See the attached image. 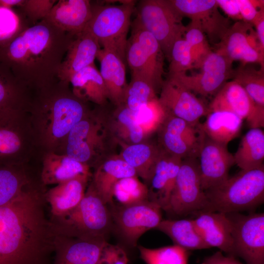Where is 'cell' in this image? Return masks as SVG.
I'll use <instances>...</instances> for the list:
<instances>
[{
	"label": "cell",
	"instance_id": "1",
	"mask_svg": "<svg viewBox=\"0 0 264 264\" xmlns=\"http://www.w3.org/2000/svg\"><path fill=\"white\" fill-rule=\"evenodd\" d=\"M43 199L31 186L0 206V264H49L56 234Z\"/></svg>",
	"mask_w": 264,
	"mask_h": 264
},
{
	"label": "cell",
	"instance_id": "2",
	"mask_svg": "<svg viewBox=\"0 0 264 264\" xmlns=\"http://www.w3.org/2000/svg\"><path fill=\"white\" fill-rule=\"evenodd\" d=\"M76 35L44 19L27 25L0 49V63L32 92L57 81L60 66Z\"/></svg>",
	"mask_w": 264,
	"mask_h": 264
},
{
	"label": "cell",
	"instance_id": "3",
	"mask_svg": "<svg viewBox=\"0 0 264 264\" xmlns=\"http://www.w3.org/2000/svg\"><path fill=\"white\" fill-rule=\"evenodd\" d=\"M70 84L58 80L32 93L28 108L36 146L56 152L71 129L88 113Z\"/></svg>",
	"mask_w": 264,
	"mask_h": 264
},
{
	"label": "cell",
	"instance_id": "4",
	"mask_svg": "<svg viewBox=\"0 0 264 264\" xmlns=\"http://www.w3.org/2000/svg\"><path fill=\"white\" fill-rule=\"evenodd\" d=\"M205 193L207 202L203 211L230 214L257 207L264 200V167L241 170Z\"/></svg>",
	"mask_w": 264,
	"mask_h": 264
},
{
	"label": "cell",
	"instance_id": "5",
	"mask_svg": "<svg viewBox=\"0 0 264 264\" xmlns=\"http://www.w3.org/2000/svg\"><path fill=\"white\" fill-rule=\"evenodd\" d=\"M51 222L56 234L86 240H106L112 227L110 210L93 185L74 208Z\"/></svg>",
	"mask_w": 264,
	"mask_h": 264
},
{
	"label": "cell",
	"instance_id": "6",
	"mask_svg": "<svg viewBox=\"0 0 264 264\" xmlns=\"http://www.w3.org/2000/svg\"><path fill=\"white\" fill-rule=\"evenodd\" d=\"M91 2L92 15L86 28L97 40L101 48L114 53L126 64L127 36L135 1L123 0L118 5Z\"/></svg>",
	"mask_w": 264,
	"mask_h": 264
},
{
	"label": "cell",
	"instance_id": "7",
	"mask_svg": "<svg viewBox=\"0 0 264 264\" xmlns=\"http://www.w3.org/2000/svg\"><path fill=\"white\" fill-rule=\"evenodd\" d=\"M131 26L126 61L131 71V77L145 80L156 91L161 89L164 81L165 56L157 40L136 20Z\"/></svg>",
	"mask_w": 264,
	"mask_h": 264
},
{
	"label": "cell",
	"instance_id": "8",
	"mask_svg": "<svg viewBox=\"0 0 264 264\" xmlns=\"http://www.w3.org/2000/svg\"><path fill=\"white\" fill-rule=\"evenodd\" d=\"M135 19L157 40L168 61L172 48L177 40L183 38L185 26L183 18L168 0H142L135 7Z\"/></svg>",
	"mask_w": 264,
	"mask_h": 264
},
{
	"label": "cell",
	"instance_id": "9",
	"mask_svg": "<svg viewBox=\"0 0 264 264\" xmlns=\"http://www.w3.org/2000/svg\"><path fill=\"white\" fill-rule=\"evenodd\" d=\"M35 146L27 110H0V165H22Z\"/></svg>",
	"mask_w": 264,
	"mask_h": 264
},
{
	"label": "cell",
	"instance_id": "10",
	"mask_svg": "<svg viewBox=\"0 0 264 264\" xmlns=\"http://www.w3.org/2000/svg\"><path fill=\"white\" fill-rule=\"evenodd\" d=\"M197 159L182 160L174 188L164 210L168 214L183 216L205 210L206 197L201 187Z\"/></svg>",
	"mask_w": 264,
	"mask_h": 264
},
{
	"label": "cell",
	"instance_id": "11",
	"mask_svg": "<svg viewBox=\"0 0 264 264\" xmlns=\"http://www.w3.org/2000/svg\"><path fill=\"white\" fill-rule=\"evenodd\" d=\"M111 206L112 225L130 247L136 246L140 237L155 229L162 220V209L149 199L130 205Z\"/></svg>",
	"mask_w": 264,
	"mask_h": 264
},
{
	"label": "cell",
	"instance_id": "12",
	"mask_svg": "<svg viewBox=\"0 0 264 264\" xmlns=\"http://www.w3.org/2000/svg\"><path fill=\"white\" fill-rule=\"evenodd\" d=\"M232 226V257L238 256L246 264H264V214H226Z\"/></svg>",
	"mask_w": 264,
	"mask_h": 264
},
{
	"label": "cell",
	"instance_id": "13",
	"mask_svg": "<svg viewBox=\"0 0 264 264\" xmlns=\"http://www.w3.org/2000/svg\"><path fill=\"white\" fill-rule=\"evenodd\" d=\"M232 63L224 55L212 50L202 63L199 73L167 77L173 78L194 94L205 97L214 96L227 80L232 78Z\"/></svg>",
	"mask_w": 264,
	"mask_h": 264
},
{
	"label": "cell",
	"instance_id": "14",
	"mask_svg": "<svg viewBox=\"0 0 264 264\" xmlns=\"http://www.w3.org/2000/svg\"><path fill=\"white\" fill-rule=\"evenodd\" d=\"M199 124L193 125L167 113L161 134L166 152L181 159L198 158L205 138Z\"/></svg>",
	"mask_w": 264,
	"mask_h": 264
},
{
	"label": "cell",
	"instance_id": "15",
	"mask_svg": "<svg viewBox=\"0 0 264 264\" xmlns=\"http://www.w3.org/2000/svg\"><path fill=\"white\" fill-rule=\"evenodd\" d=\"M210 112L227 111L243 120L250 129L264 127V108L257 106L237 82L227 81L214 96L208 105Z\"/></svg>",
	"mask_w": 264,
	"mask_h": 264
},
{
	"label": "cell",
	"instance_id": "16",
	"mask_svg": "<svg viewBox=\"0 0 264 264\" xmlns=\"http://www.w3.org/2000/svg\"><path fill=\"white\" fill-rule=\"evenodd\" d=\"M182 17L197 22L214 45L230 26L229 20L219 10L216 0H168Z\"/></svg>",
	"mask_w": 264,
	"mask_h": 264
},
{
	"label": "cell",
	"instance_id": "17",
	"mask_svg": "<svg viewBox=\"0 0 264 264\" xmlns=\"http://www.w3.org/2000/svg\"><path fill=\"white\" fill-rule=\"evenodd\" d=\"M158 101L167 113L198 125L210 113L208 105L172 78L167 77Z\"/></svg>",
	"mask_w": 264,
	"mask_h": 264
},
{
	"label": "cell",
	"instance_id": "18",
	"mask_svg": "<svg viewBox=\"0 0 264 264\" xmlns=\"http://www.w3.org/2000/svg\"><path fill=\"white\" fill-rule=\"evenodd\" d=\"M198 159L201 187L204 191L227 180L229 170L235 164L233 154L229 151L227 145L206 136Z\"/></svg>",
	"mask_w": 264,
	"mask_h": 264
},
{
	"label": "cell",
	"instance_id": "19",
	"mask_svg": "<svg viewBox=\"0 0 264 264\" xmlns=\"http://www.w3.org/2000/svg\"><path fill=\"white\" fill-rule=\"evenodd\" d=\"M101 48L97 40L85 28L76 35L71 43L60 66L58 79L69 84L74 74L94 64Z\"/></svg>",
	"mask_w": 264,
	"mask_h": 264
},
{
	"label": "cell",
	"instance_id": "20",
	"mask_svg": "<svg viewBox=\"0 0 264 264\" xmlns=\"http://www.w3.org/2000/svg\"><path fill=\"white\" fill-rule=\"evenodd\" d=\"M106 240H86L56 234L53 264H96Z\"/></svg>",
	"mask_w": 264,
	"mask_h": 264
},
{
	"label": "cell",
	"instance_id": "21",
	"mask_svg": "<svg viewBox=\"0 0 264 264\" xmlns=\"http://www.w3.org/2000/svg\"><path fill=\"white\" fill-rule=\"evenodd\" d=\"M193 221L199 235L209 246L217 247L232 256L233 240L231 221L226 214L201 211Z\"/></svg>",
	"mask_w": 264,
	"mask_h": 264
},
{
	"label": "cell",
	"instance_id": "22",
	"mask_svg": "<svg viewBox=\"0 0 264 264\" xmlns=\"http://www.w3.org/2000/svg\"><path fill=\"white\" fill-rule=\"evenodd\" d=\"M251 23L242 21L235 22L227 30L220 42L215 45L217 51L232 63L240 61L242 64L257 63L264 68V56L253 49L247 41V33Z\"/></svg>",
	"mask_w": 264,
	"mask_h": 264
},
{
	"label": "cell",
	"instance_id": "23",
	"mask_svg": "<svg viewBox=\"0 0 264 264\" xmlns=\"http://www.w3.org/2000/svg\"><path fill=\"white\" fill-rule=\"evenodd\" d=\"M92 15L88 0H59L45 19L56 27L75 35L87 27Z\"/></svg>",
	"mask_w": 264,
	"mask_h": 264
},
{
	"label": "cell",
	"instance_id": "24",
	"mask_svg": "<svg viewBox=\"0 0 264 264\" xmlns=\"http://www.w3.org/2000/svg\"><path fill=\"white\" fill-rule=\"evenodd\" d=\"M181 158L167 152L160 153L150 180L148 199L163 210L167 205L181 164Z\"/></svg>",
	"mask_w": 264,
	"mask_h": 264
},
{
	"label": "cell",
	"instance_id": "25",
	"mask_svg": "<svg viewBox=\"0 0 264 264\" xmlns=\"http://www.w3.org/2000/svg\"><path fill=\"white\" fill-rule=\"evenodd\" d=\"M88 176V166L67 155L53 152H46L43 159L41 180L44 185L59 184Z\"/></svg>",
	"mask_w": 264,
	"mask_h": 264
},
{
	"label": "cell",
	"instance_id": "26",
	"mask_svg": "<svg viewBox=\"0 0 264 264\" xmlns=\"http://www.w3.org/2000/svg\"><path fill=\"white\" fill-rule=\"evenodd\" d=\"M100 65V73L106 86L108 97L113 101L124 102L128 87L126 63L114 53L102 48L96 56Z\"/></svg>",
	"mask_w": 264,
	"mask_h": 264
},
{
	"label": "cell",
	"instance_id": "27",
	"mask_svg": "<svg viewBox=\"0 0 264 264\" xmlns=\"http://www.w3.org/2000/svg\"><path fill=\"white\" fill-rule=\"evenodd\" d=\"M87 179H72L56 185L45 193L44 198L50 204L53 219L65 215L79 203L85 194Z\"/></svg>",
	"mask_w": 264,
	"mask_h": 264
},
{
	"label": "cell",
	"instance_id": "28",
	"mask_svg": "<svg viewBox=\"0 0 264 264\" xmlns=\"http://www.w3.org/2000/svg\"><path fill=\"white\" fill-rule=\"evenodd\" d=\"M88 114L71 129L56 153L84 164L89 160L92 153L94 129L87 117Z\"/></svg>",
	"mask_w": 264,
	"mask_h": 264
},
{
	"label": "cell",
	"instance_id": "29",
	"mask_svg": "<svg viewBox=\"0 0 264 264\" xmlns=\"http://www.w3.org/2000/svg\"><path fill=\"white\" fill-rule=\"evenodd\" d=\"M243 120L227 111L209 113L200 127L205 136L218 143L228 145L241 132Z\"/></svg>",
	"mask_w": 264,
	"mask_h": 264
},
{
	"label": "cell",
	"instance_id": "30",
	"mask_svg": "<svg viewBox=\"0 0 264 264\" xmlns=\"http://www.w3.org/2000/svg\"><path fill=\"white\" fill-rule=\"evenodd\" d=\"M69 84L73 94L85 102L91 101L102 104L108 97L103 78L94 64L74 74Z\"/></svg>",
	"mask_w": 264,
	"mask_h": 264
},
{
	"label": "cell",
	"instance_id": "31",
	"mask_svg": "<svg viewBox=\"0 0 264 264\" xmlns=\"http://www.w3.org/2000/svg\"><path fill=\"white\" fill-rule=\"evenodd\" d=\"M155 229L167 235L174 244L187 251L209 248L197 231L193 220H162Z\"/></svg>",
	"mask_w": 264,
	"mask_h": 264
},
{
	"label": "cell",
	"instance_id": "32",
	"mask_svg": "<svg viewBox=\"0 0 264 264\" xmlns=\"http://www.w3.org/2000/svg\"><path fill=\"white\" fill-rule=\"evenodd\" d=\"M32 92L21 83L10 69L0 63V110H28Z\"/></svg>",
	"mask_w": 264,
	"mask_h": 264
},
{
	"label": "cell",
	"instance_id": "33",
	"mask_svg": "<svg viewBox=\"0 0 264 264\" xmlns=\"http://www.w3.org/2000/svg\"><path fill=\"white\" fill-rule=\"evenodd\" d=\"M235 164L241 170H251L264 166V133L260 128H252L243 135L233 154Z\"/></svg>",
	"mask_w": 264,
	"mask_h": 264
},
{
	"label": "cell",
	"instance_id": "34",
	"mask_svg": "<svg viewBox=\"0 0 264 264\" xmlns=\"http://www.w3.org/2000/svg\"><path fill=\"white\" fill-rule=\"evenodd\" d=\"M22 167L0 165V206L12 201L31 187Z\"/></svg>",
	"mask_w": 264,
	"mask_h": 264
},
{
	"label": "cell",
	"instance_id": "35",
	"mask_svg": "<svg viewBox=\"0 0 264 264\" xmlns=\"http://www.w3.org/2000/svg\"><path fill=\"white\" fill-rule=\"evenodd\" d=\"M264 69L241 64L234 70L233 80L240 84L259 107L264 108Z\"/></svg>",
	"mask_w": 264,
	"mask_h": 264
},
{
	"label": "cell",
	"instance_id": "36",
	"mask_svg": "<svg viewBox=\"0 0 264 264\" xmlns=\"http://www.w3.org/2000/svg\"><path fill=\"white\" fill-rule=\"evenodd\" d=\"M140 258L146 264H187L188 251L176 245L158 248L138 246Z\"/></svg>",
	"mask_w": 264,
	"mask_h": 264
},
{
	"label": "cell",
	"instance_id": "37",
	"mask_svg": "<svg viewBox=\"0 0 264 264\" xmlns=\"http://www.w3.org/2000/svg\"><path fill=\"white\" fill-rule=\"evenodd\" d=\"M146 199H148V189L135 176L121 179L113 187L112 201L115 200L117 203L112 205H127Z\"/></svg>",
	"mask_w": 264,
	"mask_h": 264
},
{
	"label": "cell",
	"instance_id": "38",
	"mask_svg": "<svg viewBox=\"0 0 264 264\" xmlns=\"http://www.w3.org/2000/svg\"><path fill=\"white\" fill-rule=\"evenodd\" d=\"M183 37L190 48L193 68L199 69L203 60L212 51L207 38L199 24L193 21L185 26Z\"/></svg>",
	"mask_w": 264,
	"mask_h": 264
},
{
	"label": "cell",
	"instance_id": "39",
	"mask_svg": "<svg viewBox=\"0 0 264 264\" xmlns=\"http://www.w3.org/2000/svg\"><path fill=\"white\" fill-rule=\"evenodd\" d=\"M155 91L145 80L132 77L128 85L124 101L126 106L132 111H136L150 102L156 99Z\"/></svg>",
	"mask_w": 264,
	"mask_h": 264
},
{
	"label": "cell",
	"instance_id": "40",
	"mask_svg": "<svg viewBox=\"0 0 264 264\" xmlns=\"http://www.w3.org/2000/svg\"><path fill=\"white\" fill-rule=\"evenodd\" d=\"M29 24L15 9L0 7V49Z\"/></svg>",
	"mask_w": 264,
	"mask_h": 264
},
{
	"label": "cell",
	"instance_id": "41",
	"mask_svg": "<svg viewBox=\"0 0 264 264\" xmlns=\"http://www.w3.org/2000/svg\"><path fill=\"white\" fill-rule=\"evenodd\" d=\"M168 75L186 73L193 68L190 48L184 38L176 41L171 49Z\"/></svg>",
	"mask_w": 264,
	"mask_h": 264
},
{
	"label": "cell",
	"instance_id": "42",
	"mask_svg": "<svg viewBox=\"0 0 264 264\" xmlns=\"http://www.w3.org/2000/svg\"><path fill=\"white\" fill-rule=\"evenodd\" d=\"M57 0H24L18 10L29 25L34 24L47 16Z\"/></svg>",
	"mask_w": 264,
	"mask_h": 264
},
{
	"label": "cell",
	"instance_id": "43",
	"mask_svg": "<svg viewBox=\"0 0 264 264\" xmlns=\"http://www.w3.org/2000/svg\"><path fill=\"white\" fill-rule=\"evenodd\" d=\"M128 262L127 253L122 247L107 242L96 264H128Z\"/></svg>",
	"mask_w": 264,
	"mask_h": 264
},
{
	"label": "cell",
	"instance_id": "44",
	"mask_svg": "<svg viewBox=\"0 0 264 264\" xmlns=\"http://www.w3.org/2000/svg\"><path fill=\"white\" fill-rule=\"evenodd\" d=\"M102 171L110 175L118 180L135 176L136 172L134 168L122 160H110L102 166Z\"/></svg>",
	"mask_w": 264,
	"mask_h": 264
},
{
	"label": "cell",
	"instance_id": "45",
	"mask_svg": "<svg viewBox=\"0 0 264 264\" xmlns=\"http://www.w3.org/2000/svg\"><path fill=\"white\" fill-rule=\"evenodd\" d=\"M118 117L120 122L129 129L132 142L134 143H139L143 138V130L134 118V111L126 106L120 111Z\"/></svg>",
	"mask_w": 264,
	"mask_h": 264
},
{
	"label": "cell",
	"instance_id": "46",
	"mask_svg": "<svg viewBox=\"0 0 264 264\" xmlns=\"http://www.w3.org/2000/svg\"><path fill=\"white\" fill-rule=\"evenodd\" d=\"M242 20L252 23L258 11L264 7V0H237Z\"/></svg>",
	"mask_w": 264,
	"mask_h": 264
},
{
	"label": "cell",
	"instance_id": "47",
	"mask_svg": "<svg viewBox=\"0 0 264 264\" xmlns=\"http://www.w3.org/2000/svg\"><path fill=\"white\" fill-rule=\"evenodd\" d=\"M219 8L230 18L242 21V18L237 0H216Z\"/></svg>",
	"mask_w": 264,
	"mask_h": 264
},
{
	"label": "cell",
	"instance_id": "48",
	"mask_svg": "<svg viewBox=\"0 0 264 264\" xmlns=\"http://www.w3.org/2000/svg\"><path fill=\"white\" fill-rule=\"evenodd\" d=\"M251 24L254 25L257 35L262 46L264 47V7L258 11Z\"/></svg>",
	"mask_w": 264,
	"mask_h": 264
},
{
	"label": "cell",
	"instance_id": "49",
	"mask_svg": "<svg viewBox=\"0 0 264 264\" xmlns=\"http://www.w3.org/2000/svg\"><path fill=\"white\" fill-rule=\"evenodd\" d=\"M206 264H242L232 256H225L221 252H217L205 259Z\"/></svg>",
	"mask_w": 264,
	"mask_h": 264
},
{
	"label": "cell",
	"instance_id": "50",
	"mask_svg": "<svg viewBox=\"0 0 264 264\" xmlns=\"http://www.w3.org/2000/svg\"><path fill=\"white\" fill-rule=\"evenodd\" d=\"M24 0H0V7L9 9L19 8L22 4Z\"/></svg>",
	"mask_w": 264,
	"mask_h": 264
},
{
	"label": "cell",
	"instance_id": "51",
	"mask_svg": "<svg viewBox=\"0 0 264 264\" xmlns=\"http://www.w3.org/2000/svg\"><path fill=\"white\" fill-rule=\"evenodd\" d=\"M202 264H205L204 263H203Z\"/></svg>",
	"mask_w": 264,
	"mask_h": 264
},
{
	"label": "cell",
	"instance_id": "52",
	"mask_svg": "<svg viewBox=\"0 0 264 264\" xmlns=\"http://www.w3.org/2000/svg\"><path fill=\"white\" fill-rule=\"evenodd\" d=\"M205 264H206L205 262H204Z\"/></svg>",
	"mask_w": 264,
	"mask_h": 264
}]
</instances>
